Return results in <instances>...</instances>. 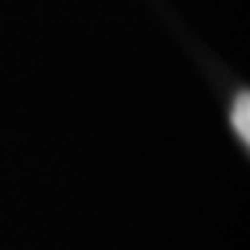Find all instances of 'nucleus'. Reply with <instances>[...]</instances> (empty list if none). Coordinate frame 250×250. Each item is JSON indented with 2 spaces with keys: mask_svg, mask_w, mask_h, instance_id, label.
I'll return each mask as SVG.
<instances>
[{
  "mask_svg": "<svg viewBox=\"0 0 250 250\" xmlns=\"http://www.w3.org/2000/svg\"><path fill=\"white\" fill-rule=\"evenodd\" d=\"M234 130H237V137L244 140V146L250 143V94L241 91L237 94V101H234Z\"/></svg>",
  "mask_w": 250,
  "mask_h": 250,
  "instance_id": "1",
  "label": "nucleus"
}]
</instances>
